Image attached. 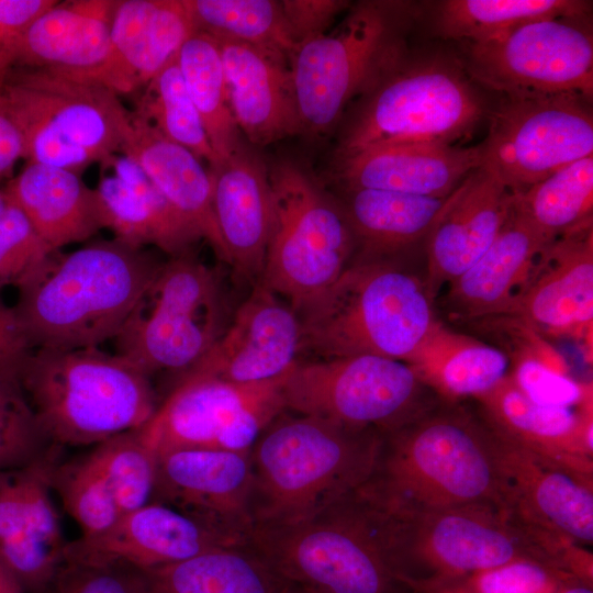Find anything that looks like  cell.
<instances>
[{
  "instance_id": "6da1fadb",
  "label": "cell",
  "mask_w": 593,
  "mask_h": 593,
  "mask_svg": "<svg viewBox=\"0 0 593 593\" xmlns=\"http://www.w3.org/2000/svg\"><path fill=\"white\" fill-rule=\"evenodd\" d=\"M163 262L115 237L56 251L13 306L29 346L80 349L113 339Z\"/></svg>"
},
{
  "instance_id": "7a4b0ae2",
  "label": "cell",
  "mask_w": 593,
  "mask_h": 593,
  "mask_svg": "<svg viewBox=\"0 0 593 593\" xmlns=\"http://www.w3.org/2000/svg\"><path fill=\"white\" fill-rule=\"evenodd\" d=\"M366 492L387 506L491 505L507 510L496 438L456 403L383 436Z\"/></svg>"
},
{
  "instance_id": "3957f363",
  "label": "cell",
  "mask_w": 593,
  "mask_h": 593,
  "mask_svg": "<svg viewBox=\"0 0 593 593\" xmlns=\"http://www.w3.org/2000/svg\"><path fill=\"white\" fill-rule=\"evenodd\" d=\"M284 412L249 450L255 528L311 517L361 488L378 462L382 435Z\"/></svg>"
},
{
  "instance_id": "277c9868",
  "label": "cell",
  "mask_w": 593,
  "mask_h": 593,
  "mask_svg": "<svg viewBox=\"0 0 593 593\" xmlns=\"http://www.w3.org/2000/svg\"><path fill=\"white\" fill-rule=\"evenodd\" d=\"M301 351L323 359H405L437 321L424 277L392 258L355 256L327 289L301 305Z\"/></svg>"
},
{
  "instance_id": "5b68a950",
  "label": "cell",
  "mask_w": 593,
  "mask_h": 593,
  "mask_svg": "<svg viewBox=\"0 0 593 593\" xmlns=\"http://www.w3.org/2000/svg\"><path fill=\"white\" fill-rule=\"evenodd\" d=\"M51 443L94 446L139 429L158 404L150 379L125 358L98 349H32L18 373Z\"/></svg>"
},
{
  "instance_id": "8992f818",
  "label": "cell",
  "mask_w": 593,
  "mask_h": 593,
  "mask_svg": "<svg viewBox=\"0 0 593 593\" xmlns=\"http://www.w3.org/2000/svg\"><path fill=\"white\" fill-rule=\"evenodd\" d=\"M248 545L284 581L315 593H406L362 486L301 522L256 527Z\"/></svg>"
},
{
  "instance_id": "52a82bcc",
  "label": "cell",
  "mask_w": 593,
  "mask_h": 593,
  "mask_svg": "<svg viewBox=\"0 0 593 593\" xmlns=\"http://www.w3.org/2000/svg\"><path fill=\"white\" fill-rule=\"evenodd\" d=\"M372 501L382 516L392 571L404 589L413 583L467 579L518 559L559 567L550 548L507 510L491 505L387 506Z\"/></svg>"
},
{
  "instance_id": "ba28073f",
  "label": "cell",
  "mask_w": 593,
  "mask_h": 593,
  "mask_svg": "<svg viewBox=\"0 0 593 593\" xmlns=\"http://www.w3.org/2000/svg\"><path fill=\"white\" fill-rule=\"evenodd\" d=\"M415 11L394 1L357 3L332 33L295 45L289 66L302 133L322 136L405 55Z\"/></svg>"
},
{
  "instance_id": "9c48e42d",
  "label": "cell",
  "mask_w": 593,
  "mask_h": 593,
  "mask_svg": "<svg viewBox=\"0 0 593 593\" xmlns=\"http://www.w3.org/2000/svg\"><path fill=\"white\" fill-rule=\"evenodd\" d=\"M486 112L462 65L445 57L405 56L362 96L342 134L337 157L389 144L454 145Z\"/></svg>"
},
{
  "instance_id": "30bf717a",
  "label": "cell",
  "mask_w": 593,
  "mask_h": 593,
  "mask_svg": "<svg viewBox=\"0 0 593 593\" xmlns=\"http://www.w3.org/2000/svg\"><path fill=\"white\" fill-rule=\"evenodd\" d=\"M230 321L217 273L188 251L163 262L113 338L115 354L149 379L163 371L181 376Z\"/></svg>"
},
{
  "instance_id": "8fae6325",
  "label": "cell",
  "mask_w": 593,
  "mask_h": 593,
  "mask_svg": "<svg viewBox=\"0 0 593 593\" xmlns=\"http://www.w3.org/2000/svg\"><path fill=\"white\" fill-rule=\"evenodd\" d=\"M269 181L273 217L259 282L296 311L337 280L357 240L343 205L296 163L272 165Z\"/></svg>"
},
{
  "instance_id": "7c38bea8",
  "label": "cell",
  "mask_w": 593,
  "mask_h": 593,
  "mask_svg": "<svg viewBox=\"0 0 593 593\" xmlns=\"http://www.w3.org/2000/svg\"><path fill=\"white\" fill-rule=\"evenodd\" d=\"M282 393L286 411L382 436L439 405L409 365L373 355L298 361Z\"/></svg>"
},
{
  "instance_id": "4fadbf2b",
  "label": "cell",
  "mask_w": 593,
  "mask_h": 593,
  "mask_svg": "<svg viewBox=\"0 0 593 593\" xmlns=\"http://www.w3.org/2000/svg\"><path fill=\"white\" fill-rule=\"evenodd\" d=\"M286 373L255 383L183 373L137 434L156 456L181 449L250 450L286 411Z\"/></svg>"
},
{
  "instance_id": "5bb4252c",
  "label": "cell",
  "mask_w": 593,
  "mask_h": 593,
  "mask_svg": "<svg viewBox=\"0 0 593 593\" xmlns=\"http://www.w3.org/2000/svg\"><path fill=\"white\" fill-rule=\"evenodd\" d=\"M467 47L468 76L504 97H592L589 15L535 21Z\"/></svg>"
},
{
  "instance_id": "9a60e30c",
  "label": "cell",
  "mask_w": 593,
  "mask_h": 593,
  "mask_svg": "<svg viewBox=\"0 0 593 593\" xmlns=\"http://www.w3.org/2000/svg\"><path fill=\"white\" fill-rule=\"evenodd\" d=\"M491 165L514 193L557 170L593 156V118L577 96L504 97L489 115L481 144Z\"/></svg>"
},
{
  "instance_id": "2e32d148",
  "label": "cell",
  "mask_w": 593,
  "mask_h": 593,
  "mask_svg": "<svg viewBox=\"0 0 593 593\" xmlns=\"http://www.w3.org/2000/svg\"><path fill=\"white\" fill-rule=\"evenodd\" d=\"M1 93L8 105L48 122L103 168L121 153L131 126V112L119 94L86 76L12 67Z\"/></svg>"
},
{
  "instance_id": "e0dca14e",
  "label": "cell",
  "mask_w": 593,
  "mask_h": 593,
  "mask_svg": "<svg viewBox=\"0 0 593 593\" xmlns=\"http://www.w3.org/2000/svg\"><path fill=\"white\" fill-rule=\"evenodd\" d=\"M152 501L249 544L255 528L249 450L181 449L158 455Z\"/></svg>"
},
{
  "instance_id": "ac0fdd59",
  "label": "cell",
  "mask_w": 593,
  "mask_h": 593,
  "mask_svg": "<svg viewBox=\"0 0 593 593\" xmlns=\"http://www.w3.org/2000/svg\"><path fill=\"white\" fill-rule=\"evenodd\" d=\"M547 338L580 344L592 359L593 222L550 242L504 313Z\"/></svg>"
},
{
  "instance_id": "d6986e66",
  "label": "cell",
  "mask_w": 593,
  "mask_h": 593,
  "mask_svg": "<svg viewBox=\"0 0 593 593\" xmlns=\"http://www.w3.org/2000/svg\"><path fill=\"white\" fill-rule=\"evenodd\" d=\"M57 459L0 471V567L23 593H45L66 561L51 485Z\"/></svg>"
},
{
  "instance_id": "ffe728a7",
  "label": "cell",
  "mask_w": 593,
  "mask_h": 593,
  "mask_svg": "<svg viewBox=\"0 0 593 593\" xmlns=\"http://www.w3.org/2000/svg\"><path fill=\"white\" fill-rule=\"evenodd\" d=\"M494 436L511 515L548 541L592 545V477Z\"/></svg>"
},
{
  "instance_id": "44dd1931",
  "label": "cell",
  "mask_w": 593,
  "mask_h": 593,
  "mask_svg": "<svg viewBox=\"0 0 593 593\" xmlns=\"http://www.w3.org/2000/svg\"><path fill=\"white\" fill-rule=\"evenodd\" d=\"M301 324L290 304L261 282L238 306L209 353L184 373L233 383H255L284 374L299 360Z\"/></svg>"
},
{
  "instance_id": "7402d4cb",
  "label": "cell",
  "mask_w": 593,
  "mask_h": 593,
  "mask_svg": "<svg viewBox=\"0 0 593 593\" xmlns=\"http://www.w3.org/2000/svg\"><path fill=\"white\" fill-rule=\"evenodd\" d=\"M513 203L514 193L486 163L472 170L447 197L425 237L424 280L434 301L490 247Z\"/></svg>"
},
{
  "instance_id": "603a6c76",
  "label": "cell",
  "mask_w": 593,
  "mask_h": 593,
  "mask_svg": "<svg viewBox=\"0 0 593 593\" xmlns=\"http://www.w3.org/2000/svg\"><path fill=\"white\" fill-rule=\"evenodd\" d=\"M247 545L212 532L177 510L149 502L120 517L111 527L68 542L66 560L126 563L147 571L205 551Z\"/></svg>"
},
{
  "instance_id": "cb8c5ba5",
  "label": "cell",
  "mask_w": 593,
  "mask_h": 593,
  "mask_svg": "<svg viewBox=\"0 0 593 593\" xmlns=\"http://www.w3.org/2000/svg\"><path fill=\"white\" fill-rule=\"evenodd\" d=\"M475 400L481 418L502 439L593 477V403L579 407L536 404L516 388L508 374Z\"/></svg>"
},
{
  "instance_id": "d4e9b609",
  "label": "cell",
  "mask_w": 593,
  "mask_h": 593,
  "mask_svg": "<svg viewBox=\"0 0 593 593\" xmlns=\"http://www.w3.org/2000/svg\"><path fill=\"white\" fill-rule=\"evenodd\" d=\"M208 171L213 213L227 264L245 279H260L273 217L269 169L243 143Z\"/></svg>"
},
{
  "instance_id": "484cf974",
  "label": "cell",
  "mask_w": 593,
  "mask_h": 593,
  "mask_svg": "<svg viewBox=\"0 0 593 593\" xmlns=\"http://www.w3.org/2000/svg\"><path fill=\"white\" fill-rule=\"evenodd\" d=\"M216 41L230 109L240 134L258 146L302 134L289 59L246 44Z\"/></svg>"
},
{
  "instance_id": "4316f807",
  "label": "cell",
  "mask_w": 593,
  "mask_h": 593,
  "mask_svg": "<svg viewBox=\"0 0 593 593\" xmlns=\"http://www.w3.org/2000/svg\"><path fill=\"white\" fill-rule=\"evenodd\" d=\"M484 161L482 146L401 143L374 146L339 159L346 190L374 189L447 198Z\"/></svg>"
},
{
  "instance_id": "83f0119b",
  "label": "cell",
  "mask_w": 593,
  "mask_h": 593,
  "mask_svg": "<svg viewBox=\"0 0 593 593\" xmlns=\"http://www.w3.org/2000/svg\"><path fill=\"white\" fill-rule=\"evenodd\" d=\"M549 244L513 209L484 254L446 286L444 309L452 320L473 322L504 314Z\"/></svg>"
},
{
  "instance_id": "f1b7e54d",
  "label": "cell",
  "mask_w": 593,
  "mask_h": 593,
  "mask_svg": "<svg viewBox=\"0 0 593 593\" xmlns=\"http://www.w3.org/2000/svg\"><path fill=\"white\" fill-rule=\"evenodd\" d=\"M110 167L114 175L103 177L96 190L104 227L115 238L136 247L153 245L170 257L190 251L202 238L132 160L114 156Z\"/></svg>"
},
{
  "instance_id": "f546056e",
  "label": "cell",
  "mask_w": 593,
  "mask_h": 593,
  "mask_svg": "<svg viewBox=\"0 0 593 593\" xmlns=\"http://www.w3.org/2000/svg\"><path fill=\"white\" fill-rule=\"evenodd\" d=\"M137 165L165 199L195 228L227 262L225 247L212 208L210 174L193 153L168 139L137 112L121 148Z\"/></svg>"
},
{
  "instance_id": "4dcf8cb0",
  "label": "cell",
  "mask_w": 593,
  "mask_h": 593,
  "mask_svg": "<svg viewBox=\"0 0 593 593\" xmlns=\"http://www.w3.org/2000/svg\"><path fill=\"white\" fill-rule=\"evenodd\" d=\"M4 191L54 251L104 228L97 190L72 171L26 163Z\"/></svg>"
},
{
  "instance_id": "1f68e13d",
  "label": "cell",
  "mask_w": 593,
  "mask_h": 593,
  "mask_svg": "<svg viewBox=\"0 0 593 593\" xmlns=\"http://www.w3.org/2000/svg\"><path fill=\"white\" fill-rule=\"evenodd\" d=\"M404 362L445 403L475 399L510 372V360L500 348L438 320Z\"/></svg>"
},
{
  "instance_id": "d6a6232c",
  "label": "cell",
  "mask_w": 593,
  "mask_h": 593,
  "mask_svg": "<svg viewBox=\"0 0 593 593\" xmlns=\"http://www.w3.org/2000/svg\"><path fill=\"white\" fill-rule=\"evenodd\" d=\"M446 199L374 189L347 190L342 205L357 240L355 256L392 258L426 237Z\"/></svg>"
},
{
  "instance_id": "836d02e7",
  "label": "cell",
  "mask_w": 593,
  "mask_h": 593,
  "mask_svg": "<svg viewBox=\"0 0 593 593\" xmlns=\"http://www.w3.org/2000/svg\"><path fill=\"white\" fill-rule=\"evenodd\" d=\"M111 22L58 2L38 15L18 46L14 66L51 69L90 77L110 48Z\"/></svg>"
},
{
  "instance_id": "e575fe53",
  "label": "cell",
  "mask_w": 593,
  "mask_h": 593,
  "mask_svg": "<svg viewBox=\"0 0 593 593\" xmlns=\"http://www.w3.org/2000/svg\"><path fill=\"white\" fill-rule=\"evenodd\" d=\"M148 593H283L284 581L248 544L144 571Z\"/></svg>"
},
{
  "instance_id": "d590c367",
  "label": "cell",
  "mask_w": 593,
  "mask_h": 593,
  "mask_svg": "<svg viewBox=\"0 0 593 593\" xmlns=\"http://www.w3.org/2000/svg\"><path fill=\"white\" fill-rule=\"evenodd\" d=\"M591 7L582 0H446L437 7L435 26L445 38L475 44L539 20L590 15Z\"/></svg>"
},
{
  "instance_id": "8d00e7d4",
  "label": "cell",
  "mask_w": 593,
  "mask_h": 593,
  "mask_svg": "<svg viewBox=\"0 0 593 593\" xmlns=\"http://www.w3.org/2000/svg\"><path fill=\"white\" fill-rule=\"evenodd\" d=\"M177 61L211 147L221 163L244 141L230 109L219 42L195 31L180 47Z\"/></svg>"
},
{
  "instance_id": "74e56055",
  "label": "cell",
  "mask_w": 593,
  "mask_h": 593,
  "mask_svg": "<svg viewBox=\"0 0 593 593\" xmlns=\"http://www.w3.org/2000/svg\"><path fill=\"white\" fill-rule=\"evenodd\" d=\"M514 209L547 242L593 222V156L514 194Z\"/></svg>"
},
{
  "instance_id": "f35d334b",
  "label": "cell",
  "mask_w": 593,
  "mask_h": 593,
  "mask_svg": "<svg viewBox=\"0 0 593 593\" xmlns=\"http://www.w3.org/2000/svg\"><path fill=\"white\" fill-rule=\"evenodd\" d=\"M195 31L290 58L295 42L280 1L186 0Z\"/></svg>"
},
{
  "instance_id": "ab89813d",
  "label": "cell",
  "mask_w": 593,
  "mask_h": 593,
  "mask_svg": "<svg viewBox=\"0 0 593 593\" xmlns=\"http://www.w3.org/2000/svg\"><path fill=\"white\" fill-rule=\"evenodd\" d=\"M137 113L168 139L183 146L209 167L219 158L211 147L201 118L184 85L177 55L145 87Z\"/></svg>"
},
{
  "instance_id": "60d3db41",
  "label": "cell",
  "mask_w": 593,
  "mask_h": 593,
  "mask_svg": "<svg viewBox=\"0 0 593 593\" xmlns=\"http://www.w3.org/2000/svg\"><path fill=\"white\" fill-rule=\"evenodd\" d=\"M51 485L65 511L92 536L111 527L122 513L109 482L91 451L67 461L57 459L51 469Z\"/></svg>"
},
{
  "instance_id": "b9f144b4",
  "label": "cell",
  "mask_w": 593,
  "mask_h": 593,
  "mask_svg": "<svg viewBox=\"0 0 593 593\" xmlns=\"http://www.w3.org/2000/svg\"><path fill=\"white\" fill-rule=\"evenodd\" d=\"M92 447L90 451L113 491L122 516L152 502L157 456L141 440L136 429Z\"/></svg>"
},
{
  "instance_id": "7bdbcfd3",
  "label": "cell",
  "mask_w": 593,
  "mask_h": 593,
  "mask_svg": "<svg viewBox=\"0 0 593 593\" xmlns=\"http://www.w3.org/2000/svg\"><path fill=\"white\" fill-rule=\"evenodd\" d=\"M18 376L0 372V471L58 457Z\"/></svg>"
},
{
  "instance_id": "ee69618b",
  "label": "cell",
  "mask_w": 593,
  "mask_h": 593,
  "mask_svg": "<svg viewBox=\"0 0 593 593\" xmlns=\"http://www.w3.org/2000/svg\"><path fill=\"white\" fill-rule=\"evenodd\" d=\"M156 0L119 1L110 29V48L89 78L122 93L137 89V75Z\"/></svg>"
},
{
  "instance_id": "f6af8a7d",
  "label": "cell",
  "mask_w": 593,
  "mask_h": 593,
  "mask_svg": "<svg viewBox=\"0 0 593 593\" xmlns=\"http://www.w3.org/2000/svg\"><path fill=\"white\" fill-rule=\"evenodd\" d=\"M55 253L9 199L0 215V291L26 287L45 270Z\"/></svg>"
},
{
  "instance_id": "bcb514c9",
  "label": "cell",
  "mask_w": 593,
  "mask_h": 593,
  "mask_svg": "<svg viewBox=\"0 0 593 593\" xmlns=\"http://www.w3.org/2000/svg\"><path fill=\"white\" fill-rule=\"evenodd\" d=\"M193 32L195 29L186 0H156L137 75V89L148 85Z\"/></svg>"
},
{
  "instance_id": "7dc6e473",
  "label": "cell",
  "mask_w": 593,
  "mask_h": 593,
  "mask_svg": "<svg viewBox=\"0 0 593 593\" xmlns=\"http://www.w3.org/2000/svg\"><path fill=\"white\" fill-rule=\"evenodd\" d=\"M510 378L532 402L557 407H579L593 403L592 383L530 359L510 362Z\"/></svg>"
},
{
  "instance_id": "c3c4849f",
  "label": "cell",
  "mask_w": 593,
  "mask_h": 593,
  "mask_svg": "<svg viewBox=\"0 0 593 593\" xmlns=\"http://www.w3.org/2000/svg\"><path fill=\"white\" fill-rule=\"evenodd\" d=\"M573 579L553 563L518 559L465 580L474 593H557Z\"/></svg>"
},
{
  "instance_id": "681fc988",
  "label": "cell",
  "mask_w": 593,
  "mask_h": 593,
  "mask_svg": "<svg viewBox=\"0 0 593 593\" xmlns=\"http://www.w3.org/2000/svg\"><path fill=\"white\" fill-rule=\"evenodd\" d=\"M45 593H148L144 571L126 563L66 560Z\"/></svg>"
},
{
  "instance_id": "f907efd6",
  "label": "cell",
  "mask_w": 593,
  "mask_h": 593,
  "mask_svg": "<svg viewBox=\"0 0 593 593\" xmlns=\"http://www.w3.org/2000/svg\"><path fill=\"white\" fill-rule=\"evenodd\" d=\"M472 323L495 342L493 345L507 356L510 362L530 359L570 373L567 360L549 339L521 318L502 314Z\"/></svg>"
},
{
  "instance_id": "816d5d0a",
  "label": "cell",
  "mask_w": 593,
  "mask_h": 593,
  "mask_svg": "<svg viewBox=\"0 0 593 593\" xmlns=\"http://www.w3.org/2000/svg\"><path fill=\"white\" fill-rule=\"evenodd\" d=\"M56 0H0V90L20 41L32 22L55 5Z\"/></svg>"
},
{
  "instance_id": "f5cc1de1",
  "label": "cell",
  "mask_w": 593,
  "mask_h": 593,
  "mask_svg": "<svg viewBox=\"0 0 593 593\" xmlns=\"http://www.w3.org/2000/svg\"><path fill=\"white\" fill-rule=\"evenodd\" d=\"M281 9L295 45L326 33L336 16L349 7L343 0H283Z\"/></svg>"
},
{
  "instance_id": "db71d44e",
  "label": "cell",
  "mask_w": 593,
  "mask_h": 593,
  "mask_svg": "<svg viewBox=\"0 0 593 593\" xmlns=\"http://www.w3.org/2000/svg\"><path fill=\"white\" fill-rule=\"evenodd\" d=\"M31 350L20 329L13 307H8L0 301V372L18 376Z\"/></svg>"
},
{
  "instance_id": "11a10c76",
  "label": "cell",
  "mask_w": 593,
  "mask_h": 593,
  "mask_svg": "<svg viewBox=\"0 0 593 593\" xmlns=\"http://www.w3.org/2000/svg\"><path fill=\"white\" fill-rule=\"evenodd\" d=\"M24 138L0 90V177L7 176L24 158Z\"/></svg>"
},
{
  "instance_id": "9f6ffc18",
  "label": "cell",
  "mask_w": 593,
  "mask_h": 593,
  "mask_svg": "<svg viewBox=\"0 0 593 593\" xmlns=\"http://www.w3.org/2000/svg\"><path fill=\"white\" fill-rule=\"evenodd\" d=\"M405 590L406 593H474L465 579L413 583Z\"/></svg>"
},
{
  "instance_id": "6f0895ef",
  "label": "cell",
  "mask_w": 593,
  "mask_h": 593,
  "mask_svg": "<svg viewBox=\"0 0 593 593\" xmlns=\"http://www.w3.org/2000/svg\"><path fill=\"white\" fill-rule=\"evenodd\" d=\"M557 593H593V585L579 579H573L563 584Z\"/></svg>"
},
{
  "instance_id": "680465c9",
  "label": "cell",
  "mask_w": 593,
  "mask_h": 593,
  "mask_svg": "<svg viewBox=\"0 0 593 593\" xmlns=\"http://www.w3.org/2000/svg\"><path fill=\"white\" fill-rule=\"evenodd\" d=\"M0 593H23L11 577L0 567Z\"/></svg>"
},
{
  "instance_id": "91938a15",
  "label": "cell",
  "mask_w": 593,
  "mask_h": 593,
  "mask_svg": "<svg viewBox=\"0 0 593 593\" xmlns=\"http://www.w3.org/2000/svg\"><path fill=\"white\" fill-rule=\"evenodd\" d=\"M283 593H315V592L289 583Z\"/></svg>"
},
{
  "instance_id": "94428289",
  "label": "cell",
  "mask_w": 593,
  "mask_h": 593,
  "mask_svg": "<svg viewBox=\"0 0 593 593\" xmlns=\"http://www.w3.org/2000/svg\"><path fill=\"white\" fill-rule=\"evenodd\" d=\"M9 199L4 189L0 190V215L5 210Z\"/></svg>"
}]
</instances>
